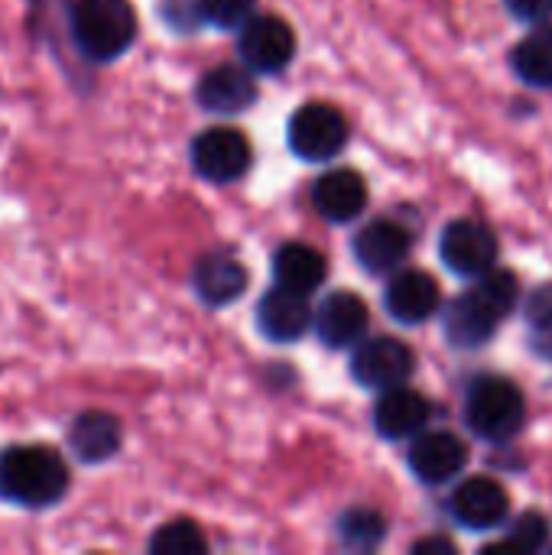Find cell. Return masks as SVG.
I'll use <instances>...</instances> for the list:
<instances>
[{"label":"cell","instance_id":"cell-25","mask_svg":"<svg viewBox=\"0 0 552 555\" xmlns=\"http://www.w3.org/2000/svg\"><path fill=\"white\" fill-rule=\"evenodd\" d=\"M524 315H527L530 348H534L543 361H552V286H540V289L524 302Z\"/></svg>","mask_w":552,"mask_h":555},{"label":"cell","instance_id":"cell-23","mask_svg":"<svg viewBox=\"0 0 552 555\" xmlns=\"http://www.w3.org/2000/svg\"><path fill=\"white\" fill-rule=\"evenodd\" d=\"M338 537L348 550H374L387 537V520L371 507H351L338 520Z\"/></svg>","mask_w":552,"mask_h":555},{"label":"cell","instance_id":"cell-2","mask_svg":"<svg viewBox=\"0 0 552 555\" xmlns=\"http://www.w3.org/2000/svg\"><path fill=\"white\" fill-rule=\"evenodd\" d=\"M68 491V465L49 446H10L0 452V501L26 511L52 507Z\"/></svg>","mask_w":552,"mask_h":555},{"label":"cell","instance_id":"cell-7","mask_svg":"<svg viewBox=\"0 0 552 555\" xmlns=\"http://www.w3.org/2000/svg\"><path fill=\"white\" fill-rule=\"evenodd\" d=\"M192 166L202 179L228 185L238 182L254 159L251 140L234 127H208L192 140Z\"/></svg>","mask_w":552,"mask_h":555},{"label":"cell","instance_id":"cell-20","mask_svg":"<svg viewBox=\"0 0 552 555\" xmlns=\"http://www.w3.org/2000/svg\"><path fill=\"white\" fill-rule=\"evenodd\" d=\"M192 289L205 306H231L247 289V270L228 254H205L192 270Z\"/></svg>","mask_w":552,"mask_h":555},{"label":"cell","instance_id":"cell-29","mask_svg":"<svg viewBox=\"0 0 552 555\" xmlns=\"http://www.w3.org/2000/svg\"><path fill=\"white\" fill-rule=\"evenodd\" d=\"M504 3L521 23H547V20H552V0H504Z\"/></svg>","mask_w":552,"mask_h":555},{"label":"cell","instance_id":"cell-27","mask_svg":"<svg viewBox=\"0 0 552 555\" xmlns=\"http://www.w3.org/2000/svg\"><path fill=\"white\" fill-rule=\"evenodd\" d=\"M257 0H198L202 20L218 29H241L254 16Z\"/></svg>","mask_w":552,"mask_h":555},{"label":"cell","instance_id":"cell-18","mask_svg":"<svg viewBox=\"0 0 552 555\" xmlns=\"http://www.w3.org/2000/svg\"><path fill=\"white\" fill-rule=\"evenodd\" d=\"M413 247V234L394 221L377 218L355 234V257L368 273H394Z\"/></svg>","mask_w":552,"mask_h":555},{"label":"cell","instance_id":"cell-5","mask_svg":"<svg viewBox=\"0 0 552 555\" xmlns=\"http://www.w3.org/2000/svg\"><path fill=\"white\" fill-rule=\"evenodd\" d=\"M290 150L306 163H329L348 143V120L332 104H303L286 127Z\"/></svg>","mask_w":552,"mask_h":555},{"label":"cell","instance_id":"cell-22","mask_svg":"<svg viewBox=\"0 0 552 555\" xmlns=\"http://www.w3.org/2000/svg\"><path fill=\"white\" fill-rule=\"evenodd\" d=\"M514 72L530 88H552V23H537L511 52Z\"/></svg>","mask_w":552,"mask_h":555},{"label":"cell","instance_id":"cell-15","mask_svg":"<svg viewBox=\"0 0 552 555\" xmlns=\"http://www.w3.org/2000/svg\"><path fill=\"white\" fill-rule=\"evenodd\" d=\"M387 312L403 322V325H420L426 319H433L442 306V289L436 283L433 273L426 270H400L390 283H387V296H384Z\"/></svg>","mask_w":552,"mask_h":555},{"label":"cell","instance_id":"cell-13","mask_svg":"<svg viewBox=\"0 0 552 555\" xmlns=\"http://www.w3.org/2000/svg\"><path fill=\"white\" fill-rule=\"evenodd\" d=\"M429 416H433L429 400L420 390L407 387V384H397L390 390H381V400L374 406V426L390 442L416 439L429 426Z\"/></svg>","mask_w":552,"mask_h":555},{"label":"cell","instance_id":"cell-3","mask_svg":"<svg viewBox=\"0 0 552 555\" xmlns=\"http://www.w3.org/2000/svg\"><path fill=\"white\" fill-rule=\"evenodd\" d=\"M68 23L75 49L98 65L120 59L137 36V13L127 0H78Z\"/></svg>","mask_w":552,"mask_h":555},{"label":"cell","instance_id":"cell-6","mask_svg":"<svg viewBox=\"0 0 552 555\" xmlns=\"http://www.w3.org/2000/svg\"><path fill=\"white\" fill-rule=\"evenodd\" d=\"M238 55L251 72L277 75L296 55V33L283 16H273V13L251 16L238 29Z\"/></svg>","mask_w":552,"mask_h":555},{"label":"cell","instance_id":"cell-9","mask_svg":"<svg viewBox=\"0 0 552 555\" xmlns=\"http://www.w3.org/2000/svg\"><path fill=\"white\" fill-rule=\"evenodd\" d=\"M416 367L413 351L400 338H364L355 345L351 354V374L368 390H390L397 384H407Z\"/></svg>","mask_w":552,"mask_h":555},{"label":"cell","instance_id":"cell-12","mask_svg":"<svg viewBox=\"0 0 552 555\" xmlns=\"http://www.w3.org/2000/svg\"><path fill=\"white\" fill-rule=\"evenodd\" d=\"M195 101L208 114H221V117L247 111L257 101V85H254L251 68L244 62L241 65H215V68H208L195 85Z\"/></svg>","mask_w":552,"mask_h":555},{"label":"cell","instance_id":"cell-26","mask_svg":"<svg viewBox=\"0 0 552 555\" xmlns=\"http://www.w3.org/2000/svg\"><path fill=\"white\" fill-rule=\"evenodd\" d=\"M547 540H550V524L530 511V514L514 520V527L508 530V540H501L498 546H488L485 553H511V550L514 553H537L547 546Z\"/></svg>","mask_w":552,"mask_h":555},{"label":"cell","instance_id":"cell-10","mask_svg":"<svg viewBox=\"0 0 552 555\" xmlns=\"http://www.w3.org/2000/svg\"><path fill=\"white\" fill-rule=\"evenodd\" d=\"M312 325H316V335H319V341L325 348H355L368 335L371 312H368V302L358 293L335 289L319 302Z\"/></svg>","mask_w":552,"mask_h":555},{"label":"cell","instance_id":"cell-21","mask_svg":"<svg viewBox=\"0 0 552 555\" xmlns=\"http://www.w3.org/2000/svg\"><path fill=\"white\" fill-rule=\"evenodd\" d=\"M325 273H329V263L325 257L309 247V244H283L277 254H273V276L280 286L286 289H296L303 296L316 293L322 283H325Z\"/></svg>","mask_w":552,"mask_h":555},{"label":"cell","instance_id":"cell-30","mask_svg":"<svg viewBox=\"0 0 552 555\" xmlns=\"http://www.w3.org/2000/svg\"><path fill=\"white\" fill-rule=\"evenodd\" d=\"M413 553H455V546H452L449 540L436 537V540H423V543H416V546H413Z\"/></svg>","mask_w":552,"mask_h":555},{"label":"cell","instance_id":"cell-16","mask_svg":"<svg viewBox=\"0 0 552 555\" xmlns=\"http://www.w3.org/2000/svg\"><path fill=\"white\" fill-rule=\"evenodd\" d=\"M468 462V449L452 433H420L410 446V472L423 485H446L462 475Z\"/></svg>","mask_w":552,"mask_h":555},{"label":"cell","instance_id":"cell-28","mask_svg":"<svg viewBox=\"0 0 552 555\" xmlns=\"http://www.w3.org/2000/svg\"><path fill=\"white\" fill-rule=\"evenodd\" d=\"M163 16L172 29L185 33V29H195L202 20V10H198V0H166L163 3Z\"/></svg>","mask_w":552,"mask_h":555},{"label":"cell","instance_id":"cell-8","mask_svg":"<svg viewBox=\"0 0 552 555\" xmlns=\"http://www.w3.org/2000/svg\"><path fill=\"white\" fill-rule=\"evenodd\" d=\"M439 257L455 276L478 280L498 263V237L488 224L475 218H459L442 231Z\"/></svg>","mask_w":552,"mask_h":555},{"label":"cell","instance_id":"cell-1","mask_svg":"<svg viewBox=\"0 0 552 555\" xmlns=\"http://www.w3.org/2000/svg\"><path fill=\"white\" fill-rule=\"evenodd\" d=\"M521 302V283L508 270H488L475 280V286L462 296H455L446 306V338L462 348H482L495 338L498 325L517 309Z\"/></svg>","mask_w":552,"mask_h":555},{"label":"cell","instance_id":"cell-19","mask_svg":"<svg viewBox=\"0 0 552 555\" xmlns=\"http://www.w3.org/2000/svg\"><path fill=\"white\" fill-rule=\"evenodd\" d=\"M68 449L75 452L78 462L85 465H101L107 459H114L120 452L124 442V429L117 423V416L104 413V410H85L72 420L68 433H65Z\"/></svg>","mask_w":552,"mask_h":555},{"label":"cell","instance_id":"cell-14","mask_svg":"<svg viewBox=\"0 0 552 555\" xmlns=\"http://www.w3.org/2000/svg\"><path fill=\"white\" fill-rule=\"evenodd\" d=\"M312 319L316 315H312L306 296L296 289H286L280 283L270 293H264V299L257 302V328L277 345L299 341L312 328Z\"/></svg>","mask_w":552,"mask_h":555},{"label":"cell","instance_id":"cell-4","mask_svg":"<svg viewBox=\"0 0 552 555\" xmlns=\"http://www.w3.org/2000/svg\"><path fill=\"white\" fill-rule=\"evenodd\" d=\"M527 400L524 390L508 377H478L465 397V423L485 442H508L524 429Z\"/></svg>","mask_w":552,"mask_h":555},{"label":"cell","instance_id":"cell-11","mask_svg":"<svg viewBox=\"0 0 552 555\" xmlns=\"http://www.w3.org/2000/svg\"><path fill=\"white\" fill-rule=\"evenodd\" d=\"M449 511L455 517L459 527L465 530H475V533H488V530H498L504 520H508V511H511V498L504 491V485H498L495 478H468L455 488L452 501H449Z\"/></svg>","mask_w":552,"mask_h":555},{"label":"cell","instance_id":"cell-24","mask_svg":"<svg viewBox=\"0 0 552 555\" xmlns=\"http://www.w3.org/2000/svg\"><path fill=\"white\" fill-rule=\"evenodd\" d=\"M146 550L153 555H202L208 553V540L198 530V524H192V520H172V524H163L150 537V546Z\"/></svg>","mask_w":552,"mask_h":555},{"label":"cell","instance_id":"cell-17","mask_svg":"<svg viewBox=\"0 0 552 555\" xmlns=\"http://www.w3.org/2000/svg\"><path fill=\"white\" fill-rule=\"evenodd\" d=\"M312 205L332 224L355 221L368 208V182L355 169H329L312 182Z\"/></svg>","mask_w":552,"mask_h":555}]
</instances>
